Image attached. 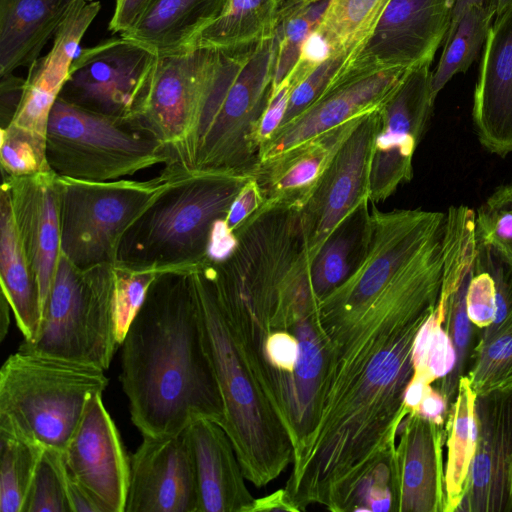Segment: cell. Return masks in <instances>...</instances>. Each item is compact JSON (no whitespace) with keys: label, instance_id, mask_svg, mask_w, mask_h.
Masks as SVG:
<instances>
[{"label":"cell","instance_id":"50","mask_svg":"<svg viewBox=\"0 0 512 512\" xmlns=\"http://www.w3.org/2000/svg\"><path fill=\"white\" fill-rule=\"evenodd\" d=\"M258 511H294V508L284 489H281L268 496L255 499L251 512Z\"/></svg>","mask_w":512,"mask_h":512},{"label":"cell","instance_id":"29","mask_svg":"<svg viewBox=\"0 0 512 512\" xmlns=\"http://www.w3.org/2000/svg\"><path fill=\"white\" fill-rule=\"evenodd\" d=\"M284 4L285 0H227L191 48L228 50L274 37Z\"/></svg>","mask_w":512,"mask_h":512},{"label":"cell","instance_id":"45","mask_svg":"<svg viewBox=\"0 0 512 512\" xmlns=\"http://www.w3.org/2000/svg\"><path fill=\"white\" fill-rule=\"evenodd\" d=\"M290 91V85L286 81L269 102L260 124L259 141L261 150L282 123L287 110Z\"/></svg>","mask_w":512,"mask_h":512},{"label":"cell","instance_id":"7","mask_svg":"<svg viewBox=\"0 0 512 512\" xmlns=\"http://www.w3.org/2000/svg\"><path fill=\"white\" fill-rule=\"evenodd\" d=\"M114 279V264L83 270L60 252L38 333L18 350L107 370L119 346Z\"/></svg>","mask_w":512,"mask_h":512},{"label":"cell","instance_id":"51","mask_svg":"<svg viewBox=\"0 0 512 512\" xmlns=\"http://www.w3.org/2000/svg\"><path fill=\"white\" fill-rule=\"evenodd\" d=\"M11 306L6 296L1 292L0 296V342H2L9 330Z\"/></svg>","mask_w":512,"mask_h":512},{"label":"cell","instance_id":"35","mask_svg":"<svg viewBox=\"0 0 512 512\" xmlns=\"http://www.w3.org/2000/svg\"><path fill=\"white\" fill-rule=\"evenodd\" d=\"M328 1L319 0L304 6L284 4L275 32L271 98L289 78L298 62L305 39L319 23Z\"/></svg>","mask_w":512,"mask_h":512},{"label":"cell","instance_id":"6","mask_svg":"<svg viewBox=\"0 0 512 512\" xmlns=\"http://www.w3.org/2000/svg\"><path fill=\"white\" fill-rule=\"evenodd\" d=\"M107 385L99 368L17 350L0 370V419L42 447L63 452L88 403Z\"/></svg>","mask_w":512,"mask_h":512},{"label":"cell","instance_id":"39","mask_svg":"<svg viewBox=\"0 0 512 512\" xmlns=\"http://www.w3.org/2000/svg\"><path fill=\"white\" fill-rule=\"evenodd\" d=\"M2 174L26 177L52 171L46 157V140L7 126L0 130Z\"/></svg>","mask_w":512,"mask_h":512},{"label":"cell","instance_id":"23","mask_svg":"<svg viewBox=\"0 0 512 512\" xmlns=\"http://www.w3.org/2000/svg\"><path fill=\"white\" fill-rule=\"evenodd\" d=\"M198 495V512H251L255 498L233 444L223 427L208 418L194 419L184 430Z\"/></svg>","mask_w":512,"mask_h":512},{"label":"cell","instance_id":"22","mask_svg":"<svg viewBox=\"0 0 512 512\" xmlns=\"http://www.w3.org/2000/svg\"><path fill=\"white\" fill-rule=\"evenodd\" d=\"M472 119L487 151L502 158L512 152V8L494 18L485 41Z\"/></svg>","mask_w":512,"mask_h":512},{"label":"cell","instance_id":"15","mask_svg":"<svg viewBox=\"0 0 512 512\" xmlns=\"http://www.w3.org/2000/svg\"><path fill=\"white\" fill-rule=\"evenodd\" d=\"M66 470L108 509L124 512L130 457L102 395L90 400L63 451Z\"/></svg>","mask_w":512,"mask_h":512},{"label":"cell","instance_id":"56","mask_svg":"<svg viewBox=\"0 0 512 512\" xmlns=\"http://www.w3.org/2000/svg\"><path fill=\"white\" fill-rule=\"evenodd\" d=\"M72 2H74L75 0H71Z\"/></svg>","mask_w":512,"mask_h":512},{"label":"cell","instance_id":"42","mask_svg":"<svg viewBox=\"0 0 512 512\" xmlns=\"http://www.w3.org/2000/svg\"><path fill=\"white\" fill-rule=\"evenodd\" d=\"M475 262L493 278L496 291V316L494 322L481 330L480 335L494 331L512 315V265L490 247L477 242Z\"/></svg>","mask_w":512,"mask_h":512},{"label":"cell","instance_id":"8","mask_svg":"<svg viewBox=\"0 0 512 512\" xmlns=\"http://www.w3.org/2000/svg\"><path fill=\"white\" fill-rule=\"evenodd\" d=\"M46 157L58 176L112 181L168 161L164 145L127 120L58 98L51 110Z\"/></svg>","mask_w":512,"mask_h":512},{"label":"cell","instance_id":"18","mask_svg":"<svg viewBox=\"0 0 512 512\" xmlns=\"http://www.w3.org/2000/svg\"><path fill=\"white\" fill-rule=\"evenodd\" d=\"M399 430L392 461L391 512H444V425L412 411Z\"/></svg>","mask_w":512,"mask_h":512},{"label":"cell","instance_id":"53","mask_svg":"<svg viewBox=\"0 0 512 512\" xmlns=\"http://www.w3.org/2000/svg\"><path fill=\"white\" fill-rule=\"evenodd\" d=\"M488 5L495 12V17L512 8V0H488Z\"/></svg>","mask_w":512,"mask_h":512},{"label":"cell","instance_id":"38","mask_svg":"<svg viewBox=\"0 0 512 512\" xmlns=\"http://www.w3.org/2000/svg\"><path fill=\"white\" fill-rule=\"evenodd\" d=\"M476 241L512 265V183L499 186L475 212Z\"/></svg>","mask_w":512,"mask_h":512},{"label":"cell","instance_id":"13","mask_svg":"<svg viewBox=\"0 0 512 512\" xmlns=\"http://www.w3.org/2000/svg\"><path fill=\"white\" fill-rule=\"evenodd\" d=\"M455 0H391L373 34L332 84L432 62L451 24Z\"/></svg>","mask_w":512,"mask_h":512},{"label":"cell","instance_id":"55","mask_svg":"<svg viewBox=\"0 0 512 512\" xmlns=\"http://www.w3.org/2000/svg\"><path fill=\"white\" fill-rule=\"evenodd\" d=\"M509 488H510L509 512H512V462H511L510 475H509Z\"/></svg>","mask_w":512,"mask_h":512},{"label":"cell","instance_id":"25","mask_svg":"<svg viewBox=\"0 0 512 512\" xmlns=\"http://www.w3.org/2000/svg\"><path fill=\"white\" fill-rule=\"evenodd\" d=\"M71 0H0V76L29 67L66 18Z\"/></svg>","mask_w":512,"mask_h":512},{"label":"cell","instance_id":"49","mask_svg":"<svg viewBox=\"0 0 512 512\" xmlns=\"http://www.w3.org/2000/svg\"><path fill=\"white\" fill-rule=\"evenodd\" d=\"M414 411L424 418L444 425V418L448 417L449 407L441 392L430 385Z\"/></svg>","mask_w":512,"mask_h":512},{"label":"cell","instance_id":"36","mask_svg":"<svg viewBox=\"0 0 512 512\" xmlns=\"http://www.w3.org/2000/svg\"><path fill=\"white\" fill-rule=\"evenodd\" d=\"M445 308L436 305L420 328L413 348L414 377L431 384L445 377L454 367L455 350L442 327Z\"/></svg>","mask_w":512,"mask_h":512},{"label":"cell","instance_id":"31","mask_svg":"<svg viewBox=\"0 0 512 512\" xmlns=\"http://www.w3.org/2000/svg\"><path fill=\"white\" fill-rule=\"evenodd\" d=\"M390 2L391 0L328 1L314 29L327 40L331 56L340 57L344 61L341 71L365 46Z\"/></svg>","mask_w":512,"mask_h":512},{"label":"cell","instance_id":"27","mask_svg":"<svg viewBox=\"0 0 512 512\" xmlns=\"http://www.w3.org/2000/svg\"><path fill=\"white\" fill-rule=\"evenodd\" d=\"M0 284L23 341H33L41 323L39 288L19 240L10 192L3 182L0 192Z\"/></svg>","mask_w":512,"mask_h":512},{"label":"cell","instance_id":"32","mask_svg":"<svg viewBox=\"0 0 512 512\" xmlns=\"http://www.w3.org/2000/svg\"><path fill=\"white\" fill-rule=\"evenodd\" d=\"M495 12L488 4L467 9L452 25L444 40V49L432 72V95L438 93L457 74L464 73L483 49Z\"/></svg>","mask_w":512,"mask_h":512},{"label":"cell","instance_id":"26","mask_svg":"<svg viewBox=\"0 0 512 512\" xmlns=\"http://www.w3.org/2000/svg\"><path fill=\"white\" fill-rule=\"evenodd\" d=\"M227 0H150L140 19L120 34L158 56L190 49L223 11Z\"/></svg>","mask_w":512,"mask_h":512},{"label":"cell","instance_id":"9","mask_svg":"<svg viewBox=\"0 0 512 512\" xmlns=\"http://www.w3.org/2000/svg\"><path fill=\"white\" fill-rule=\"evenodd\" d=\"M164 167L144 181H86L57 177L60 193V252L80 269L115 264L120 240L168 183Z\"/></svg>","mask_w":512,"mask_h":512},{"label":"cell","instance_id":"20","mask_svg":"<svg viewBox=\"0 0 512 512\" xmlns=\"http://www.w3.org/2000/svg\"><path fill=\"white\" fill-rule=\"evenodd\" d=\"M53 171L26 177L2 174L19 240L36 276L41 317L60 255V193Z\"/></svg>","mask_w":512,"mask_h":512},{"label":"cell","instance_id":"41","mask_svg":"<svg viewBox=\"0 0 512 512\" xmlns=\"http://www.w3.org/2000/svg\"><path fill=\"white\" fill-rule=\"evenodd\" d=\"M343 65L344 61L340 57L331 56L296 85L290 91L287 110L280 127L311 106L330 87Z\"/></svg>","mask_w":512,"mask_h":512},{"label":"cell","instance_id":"12","mask_svg":"<svg viewBox=\"0 0 512 512\" xmlns=\"http://www.w3.org/2000/svg\"><path fill=\"white\" fill-rule=\"evenodd\" d=\"M431 63L409 68L378 109L380 127L373 148L369 185L373 204L388 199L413 177V156L435 102Z\"/></svg>","mask_w":512,"mask_h":512},{"label":"cell","instance_id":"44","mask_svg":"<svg viewBox=\"0 0 512 512\" xmlns=\"http://www.w3.org/2000/svg\"><path fill=\"white\" fill-rule=\"evenodd\" d=\"M264 204V197L257 180L252 177L246 182L234 200L225 219L227 228L234 230Z\"/></svg>","mask_w":512,"mask_h":512},{"label":"cell","instance_id":"28","mask_svg":"<svg viewBox=\"0 0 512 512\" xmlns=\"http://www.w3.org/2000/svg\"><path fill=\"white\" fill-rule=\"evenodd\" d=\"M369 201L360 203L334 228L311 261V282L320 300L346 281L367 254L371 238Z\"/></svg>","mask_w":512,"mask_h":512},{"label":"cell","instance_id":"47","mask_svg":"<svg viewBox=\"0 0 512 512\" xmlns=\"http://www.w3.org/2000/svg\"><path fill=\"white\" fill-rule=\"evenodd\" d=\"M150 0H116L109 30L120 34L128 31L142 16Z\"/></svg>","mask_w":512,"mask_h":512},{"label":"cell","instance_id":"43","mask_svg":"<svg viewBox=\"0 0 512 512\" xmlns=\"http://www.w3.org/2000/svg\"><path fill=\"white\" fill-rule=\"evenodd\" d=\"M466 305L469 319L479 329L483 330L494 322L497 309L495 284L489 272L476 262L468 287Z\"/></svg>","mask_w":512,"mask_h":512},{"label":"cell","instance_id":"10","mask_svg":"<svg viewBox=\"0 0 512 512\" xmlns=\"http://www.w3.org/2000/svg\"><path fill=\"white\" fill-rule=\"evenodd\" d=\"M224 54V50L193 47L159 56L143 100L125 119L164 145L168 156L166 164L192 128Z\"/></svg>","mask_w":512,"mask_h":512},{"label":"cell","instance_id":"52","mask_svg":"<svg viewBox=\"0 0 512 512\" xmlns=\"http://www.w3.org/2000/svg\"><path fill=\"white\" fill-rule=\"evenodd\" d=\"M488 4V0H455L452 11L451 24L454 25L460 16L470 7L474 5H485ZM449 27V28H450Z\"/></svg>","mask_w":512,"mask_h":512},{"label":"cell","instance_id":"54","mask_svg":"<svg viewBox=\"0 0 512 512\" xmlns=\"http://www.w3.org/2000/svg\"><path fill=\"white\" fill-rule=\"evenodd\" d=\"M319 0H285L286 5H309Z\"/></svg>","mask_w":512,"mask_h":512},{"label":"cell","instance_id":"24","mask_svg":"<svg viewBox=\"0 0 512 512\" xmlns=\"http://www.w3.org/2000/svg\"><path fill=\"white\" fill-rule=\"evenodd\" d=\"M361 117L260 162L252 175L262 191L263 205L302 209Z\"/></svg>","mask_w":512,"mask_h":512},{"label":"cell","instance_id":"2","mask_svg":"<svg viewBox=\"0 0 512 512\" xmlns=\"http://www.w3.org/2000/svg\"><path fill=\"white\" fill-rule=\"evenodd\" d=\"M193 270L157 274L120 345V381L143 436L176 435L197 418L224 420Z\"/></svg>","mask_w":512,"mask_h":512},{"label":"cell","instance_id":"34","mask_svg":"<svg viewBox=\"0 0 512 512\" xmlns=\"http://www.w3.org/2000/svg\"><path fill=\"white\" fill-rule=\"evenodd\" d=\"M466 375L477 396L512 388V315L480 335Z\"/></svg>","mask_w":512,"mask_h":512},{"label":"cell","instance_id":"21","mask_svg":"<svg viewBox=\"0 0 512 512\" xmlns=\"http://www.w3.org/2000/svg\"><path fill=\"white\" fill-rule=\"evenodd\" d=\"M100 8V2L93 0L72 3L49 52L29 66L20 104L8 126L46 140L51 110L68 79L80 41Z\"/></svg>","mask_w":512,"mask_h":512},{"label":"cell","instance_id":"17","mask_svg":"<svg viewBox=\"0 0 512 512\" xmlns=\"http://www.w3.org/2000/svg\"><path fill=\"white\" fill-rule=\"evenodd\" d=\"M476 447L468 489L456 512H509L512 388L478 395Z\"/></svg>","mask_w":512,"mask_h":512},{"label":"cell","instance_id":"48","mask_svg":"<svg viewBox=\"0 0 512 512\" xmlns=\"http://www.w3.org/2000/svg\"><path fill=\"white\" fill-rule=\"evenodd\" d=\"M67 490L72 512H109L93 493L69 474Z\"/></svg>","mask_w":512,"mask_h":512},{"label":"cell","instance_id":"37","mask_svg":"<svg viewBox=\"0 0 512 512\" xmlns=\"http://www.w3.org/2000/svg\"><path fill=\"white\" fill-rule=\"evenodd\" d=\"M63 452L44 448L22 512H72Z\"/></svg>","mask_w":512,"mask_h":512},{"label":"cell","instance_id":"11","mask_svg":"<svg viewBox=\"0 0 512 512\" xmlns=\"http://www.w3.org/2000/svg\"><path fill=\"white\" fill-rule=\"evenodd\" d=\"M159 56L124 36L78 51L58 98L127 119L143 100Z\"/></svg>","mask_w":512,"mask_h":512},{"label":"cell","instance_id":"14","mask_svg":"<svg viewBox=\"0 0 512 512\" xmlns=\"http://www.w3.org/2000/svg\"><path fill=\"white\" fill-rule=\"evenodd\" d=\"M378 109L359 119L301 209L310 261L334 228L360 203L370 200V167L380 127Z\"/></svg>","mask_w":512,"mask_h":512},{"label":"cell","instance_id":"16","mask_svg":"<svg viewBox=\"0 0 512 512\" xmlns=\"http://www.w3.org/2000/svg\"><path fill=\"white\" fill-rule=\"evenodd\" d=\"M124 512H198L194 468L184 431L143 436L130 456Z\"/></svg>","mask_w":512,"mask_h":512},{"label":"cell","instance_id":"19","mask_svg":"<svg viewBox=\"0 0 512 512\" xmlns=\"http://www.w3.org/2000/svg\"><path fill=\"white\" fill-rule=\"evenodd\" d=\"M407 70H383L334 83L304 112L274 132L261 150L259 163L378 109Z\"/></svg>","mask_w":512,"mask_h":512},{"label":"cell","instance_id":"46","mask_svg":"<svg viewBox=\"0 0 512 512\" xmlns=\"http://www.w3.org/2000/svg\"><path fill=\"white\" fill-rule=\"evenodd\" d=\"M25 79L13 73L0 76V123L5 128L12 121L20 104Z\"/></svg>","mask_w":512,"mask_h":512},{"label":"cell","instance_id":"40","mask_svg":"<svg viewBox=\"0 0 512 512\" xmlns=\"http://www.w3.org/2000/svg\"><path fill=\"white\" fill-rule=\"evenodd\" d=\"M158 273L114 264V324L119 345L142 307L148 289Z\"/></svg>","mask_w":512,"mask_h":512},{"label":"cell","instance_id":"1","mask_svg":"<svg viewBox=\"0 0 512 512\" xmlns=\"http://www.w3.org/2000/svg\"><path fill=\"white\" fill-rule=\"evenodd\" d=\"M441 284L442 270L434 269L383 292L341 284L320 300L322 378L312 428L284 488L296 512L311 504L356 511L376 482L391 479L415 339Z\"/></svg>","mask_w":512,"mask_h":512},{"label":"cell","instance_id":"5","mask_svg":"<svg viewBox=\"0 0 512 512\" xmlns=\"http://www.w3.org/2000/svg\"><path fill=\"white\" fill-rule=\"evenodd\" d=\"M169 168V167H166ZM173 175L123 234L117 264L157 272L191 269L208 261L216 225L252 174L235 172Z\"/></svg>","mask_w":512,"mask_h":512},{"label":"cell","instance_id":"30","mask_svg":"<svg viewBox=\"0 0 512 512\" xmlns=\"http://www.w3.org/2000/svg\"><path fill=\"white\" fill-rule=\"evenodd\" d=\"M467 375L459 379L457 394L449 410L447 462L445 465V510L456 512L466 495L476 447L475 400Z\"/></svg>","mask_w":512,"mask_h":512},{"label":"cell","instance_id":"4","mask_svg":"<svg viewBox=\"0 0 512 512\" xmlns=\"http://www.w3.org/2000/svg\"><path fill=\"white\" fill-rule=\"evenodd\" d=\"M193 276L205 348L223 402L221 426L246 480L265 486L293 462L294 444L229 329L207 265L195 267Z\"/></svg>","mask_w":512,"mask_h":512},{"label":"cell","instance_id":"33","mask_svg":"<svg viewBox=\"0 0 512 512\" xmlns=\"http://www.w3.org/2000/svg\"><path fill=\"white\" fill-rule=\"evenodd\" d=\"M43 449L0 419V512H22Z\"/></svg>","mask_w":512,"mask_h":512},{"label":"cell","instance_id":"3","mask_svg":"<svg viewBox=\"0 0 512 512\" xmlns=\"http://www.w3.org/2000/svg\"><path fill=\"white\" fill-rule=\"evenodd\" d=\"M224 51L192 128L165 167L252 174L258 165L260 124L272 95L275 36Z\"/></svg>","mask_w":512,"mask_h":512}]
</instances>
